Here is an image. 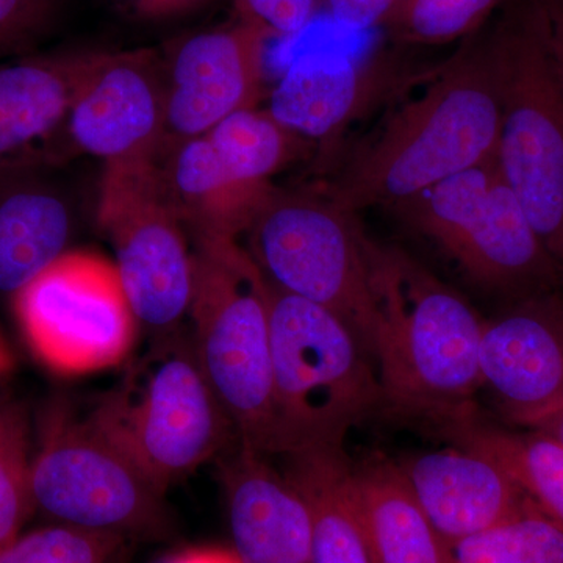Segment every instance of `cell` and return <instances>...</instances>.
<instances>
[{
  "mask_svg": "<svg viewBox=\"0 0 563 563\" xmlns=\"http://www.w3.org/2000/svg\"><path fill=\"white\" fill-rule=\"evenodd\" d=\"M87 420L165 493L236 442L191 336L174 329L129 365Z\"/></svg>",
  "mask_w": 563,
  "mask_h": 563,
  "instance_id": "3957f363",
  "label": "cell"
},
{
  "mask_svg": "<svg viewBox=\"0 0 563 563\" xmlns=\"http://www.w3.org/2000/svg\"><path fill=\"white\" fill-rule=\"evenodd\" d=\"M548 62L563 91V0H532Z\"/></svg>",
  "mask_w": 563,
  "mask_h": 563,
  "instance_id": "1f68e13d",
  "label": "cell"
},
{
  "mask_svg": "<svg viewBox=\"0 0 563 563\" xmlns=\"http://www.w3.org/2000/svg\"><path fill=\"white\" fill-rule=\"evenodd\" d=\"M165 563H243L239 555L222 550H192L173 558Z\"/></svg>",
  "mask_w": 563,
  "mask_h": 563,
  "instance_id": "836d02e7",
  "label": "cell"
},
{
  "mask_svg": "<svg viewBox=\"0 0 563 563\" xmlns=\"http://www.w3.org/2000/svg\"><path fill=\"white\" fill-rule=\"evenodd\" d=\"M276 454L343 446L380 399L372 357L331 310L269 285Z\"/></svg>",
  "mask_w": 563,
  "mask_h": 563,
  "instance_id": "5b68a950",
  "label": "cell"
},
{
  "mask_svg": "<svg viewBox=\"0 0 563 563\" xmlns=\"http://www.w3.org/2000/svg\"><path fill=\"white\" fill-rule=\"evenodd\" d=\"M221 457L235 554L243 563H312V526L301 493L266 454L236 440Z\"/></svg>",
  "mask_w": 563,
  "mask_h": 563,
  "instance_id": "e0dca14e",
  "label": "cell"
},
{
  "mask_svg": "<svg viewBox=\"0 0 563 563\" xmlns=\"http://www.w3.org/2000/svg\"><path fill=\"white\" fill-rule=\"evenodd\" d=\"M401 0H325L333 21L351 31L384 27Z\"/></svg>",
  "mask_w": 563,
  "mask_h": 563,
  "instance_id": "4dcf8cb0",
  "label": "cell"
},
{
  "mask_svg": "<svg viewBox=\"0 0 563 563\" xmlns=\"http://www.w3.org/2000/svg\"><path fill=\"white\" fill-rule=\"evenodd\" d=\"M85 55L0 63V172L27 162L36 144L65 125Z\"/></svg>",
  "mask_w": 563,
  "mask_h": 563,
  "instance_id": "ffe728a7",
  "label": "cell"
},
{
  "mask_svg": "<svg viewBox=\"0 0 563 563\" xmlns=\"http://www.w3.org/2000/svg\"><path fill=\"white\" fill-rule=\"evenodd\" d=\"M481 380L525 428L563 406V285L515 298L484 321Z\"/></svg>",
  "mask_w": 563,
  "mask_h": 563,
  "instance_id": "5bb4252c",
  "label": "cell"
},
{
  "mask_svg": "<svg viewBox=\"0 0 563 563\" xmlns=\"http://www.w3.org/2000/svg\"><path fill=\"white\" fill-rule=\"evenodd\" d=\"M404 81L401 60L390 52L362 58L303 55L277 81L266 110L302 140L329 146Z\"/></svg>",
  "mask_w": 563,
  "mask_h": 563,
  "instance_id": "9a60e30c",
  "label": "cell"
},
{
  "mask_svg": "<svg viewBox=\"0 0 563 563\" xmlns=\"http://www.w3.org/2000/svg\"><path fill=\"white\" fill-rule=\"evenodd\" d=\"M192 346L236 440L276 454L269 284L239 240H195Z\"/></svg>",
  "mask_w": 563,
  "mask_h": 563,
  "instance_id": "277c9868",
  "label": "cell"
},
{
  "mask_svg": "<svg viewBox=\"0 0 563 563\" xmlns=\"http://www.w3.org/2000/svg\"><path fill=\"white\" fill-rule=\"evenodd\" d=\"M526 428L529 431L544 433V435L551 437V439H554L555 442L561 443L563 446V406L544 413L543 417L537 418L536 421H532Z\"/></svg>",
  "mask_w": 563,
  "mask_h": 563,
  "instance_id": "e575fe53",
  "label": "cell"
},
{
  "mask_svg": "<svg viewBox=\"0 0 563 563\" xmlns=\"http://www.w3.org/2000/svg\"><path fill=\"white\" fill-rule=\"evenodd\" d=\"M391 211L484 287L520 298L563 285V265L540 240L496 155Z\"/></svg>",
  "mask_w": 563,
  "mask_h": 563,
  "instance_id": "8992f818",
  "label": "cell"
},
{
  "mask_svg": "<svg viewBox=\"0 0 563 563\" xmlns=\"http://www.w3.org/2000/svg\"><path fill=\"white\" fill-rule=\"evenodd\" d=\"M246 235V250L272 287L331 310L369 354L368 236L355 214L322 191L274 187Z\"/></svg>",
  "mask_w": 563,
  "mask_h": 563,
  "instance_id": "52a82bcc",
  "label": "cell"
},
{
  "mask_svg": "<svg viewBox=\"0 0 563 563\" xmlns=\"http://www.w3.org/2000/svg\"><path fill=\"white\" fill-rule=\"evenodd\" d=\"M35 512L60 525L163 540L173 532L165 492L85 420L52 415L32 457Z\"/></svg>",
  "mask_w": 563,
  "mask_h": 563,
  "instance_id": "9c48e42d",
  "label": "cell"
},
{
  "mask_svg": "<svg viewBox=\"0 0 563 563\" xmlns=\"http://www.w3.org/2000/svg\"><path fill=\"white\" fill-rule=\"evenodd\" d=\"M98 221L140 324L173 331L190 307L192 266L161 158L106 163Z\"/></svg>",
  "mask_w": 563,
  "mask_h": 563,
  "instance_id": "8fae6325",
  "label": "cell"
},
{
  "mask_svg": "<svg viewBox=\"0 0 563 563\" xmlns=\"http://www.w3.org/2000/svg\"><path fill=\"white\" fill-rule=\"evenodd\" d=\"M399 468L448 548L509 520L531 503L498 462L472 448L413 455Z\"/></svg>",
  "mask_w": 563,
  "mask_h": 563,
  "instance_id": "2e32d148",
  "label": "cell"
},
{
  "mask_svg": "<svg viewBox=\"0 0 563 563\" xmlns=\"http://www.w3.org/2000/svg\"><path fill=\"white\" fill-rule=\"evenodd\" d=\"M461 446L490 455L544 515L563 528V446L544 433L510 432L473 418L448 426Z\"/></svg>",
  "mask_w": 563,
  "mask_h": 563,
  "instance_id": "603a6c76",
  "label": "cell"
},
{
  "mask_svg": "<svg viewBox=\"0 0 563 563\" xmlns=\"http://www.w3.org/2000/svg\"><path fill=\"white\" fill-rule=\"evenodd\" d=\"M29 420L16 399L0 393V548L21 536L33 509Z\"/></svg>",
  "mask_w": 563,
  "mask_h": 563,
  "instance_id": "4316f807",
  "label": "cell"
},
{
  "mask_svg": "<svg viewBox=\"0 0 563 563\" xmlns=\"http://www.w3.org/2000/svg\"><path fill=\"white\" fill-rule=\"evenodd\" d=\"M369 355L380 399L398 412L455 424L474 417L484 320L454 288L398 247L368 239Z\"/></svg>",
  "mask_w": 563,
  "mask_h": 563,
  "instance_id": "7a4b0ae2",
  "label": "cell"
},
{
  "mask_svg": "<svg viewBox=\"0 0 563 563\" xmlns=\"http://www.w3.org/2000/svg\"><path fill=\"white\" fill-rule=\"evenodd\" d=\"M33 354L55 373L80 376L120 365L140 321L117 263L68 251L13 296Z\"/></svg>",
  "mask_w": 563,
  "mask_h": 563,
  "instance_id": "30bf717a",
  "label": "cell"
},
{
  "mask_svg": "<svg viewBox=\"0 0 563 563\" xmlns=\"http://www.w3.org/2000/svg\"><path fill=\"white\" fill-rule=\"evenodd\" d=\"M503 117L496 162L547 250L563 265V91L533 2L496 25Z\"/></svg>",
  "mask_w": 563,
  "mask_h": 563,
  "instance_id": "ba28073f",
  "label": "cell"
},
{
  "mask_svg": "<svg viewBox=\"0 0 563 563\" xmlns=\"http://www.w3.org/2000/svg\"><path fill=\"white\" fill-rule=\"evenodd\" d=\"M236 20L272 36H295L324 9L325 0H231Z\"/></svg>",
  "mask_w": 563,
  "mask_h": 563,
  "instance_id": "f1b7e54d",
  "label": "cell"
},
{
  "mask_svg": "<svg viewBox=\"0 0 563 563\" xmlns=\"http://www.w3.org/2000/svg\"><path fill=\"white\" fill-rule=\"evenodd\" d=\"M465 40L428 88L393 111L322 191L340 209L393 210L495 157L503 117L496 27Z\"/></svg>",
  "mask_w": 563,
  "mask_h": 563,
  "instance_id": "6da1fadb",
  "label": "cell"
},
{
  "mask_svg": "<svg viewBox=\"0 0 563 563\" xmlns=\"http://www.w3.org/2000/svg\"><path fill=\"white\" fill-rule=\"evenodd\" d=\"M122 5L129 7L136 16L146 20H169V18L185 16L192 11L209 5L211 0H120Z\"/></svg>",
  "mask_w": 563,
  "mask_h": 563,
  "instance_id": "d6a6232c",
  "label": "cell"
},
{
  "mask_svg": "<svg viewBox=\"0 0 563 563\" xmlns=\"http://www.w3.org/2000/svg\"><path fill=\"white\" fill-rule=\"evenodd\" d=\"M57 0H0V55L27 46L49 27Z\"/></svg>",
  "mask_w": 563,
  "mask_h": 563,
  "instance_id": "f546056e",
  "label": "cell"
},
{
  "mask_svg": "<svg viewBox=\"0 0 563 563\" xmlns=\"http://www.w3.org/2000/svg\"><path fill=\"white\" fill-rule=\"evenodd\" d=\"M450 563H563V528L531 501L509 520L455 543Z\"/></svg>",
  "mask_w": 563,
  "mask_h": 563,
  "instance_id": "d4e9b609",
  "label": "cell"
},
{
  "mask_svg": "<svg viewBox=\"0 0 563 563\" xmlns=\"http://www.w3.org/2000/svg\"><path fill=\"white\" fill-rule=\"evenodd\" d=\"M63 128L76 150L106 163L158 158L165 144V80L154 51L85 55Z\"/></svg>",
  "mask_w": 563,
  "mask_h": 563,
  "instance_id": "4fadbf2b",
  "label": "cell"
},
{
  "mask_svg": "<svg viewBox=\"0 0 563 563\" xmlns=\"http://www.w3.org/2000/svg\"><path fill=\"white\" fill-rule=\"evenodd\" d=\"M131 542L121 533L58 523L18 536L0 548V563H131Z\"/></svg>",
  "mask_w": 563,
  "mask_h": 563,
  "instance_id": "83f0119b",
  "label": "cell"
},
{
  "mask_svg": "<svg viewBox=\"0 0 563 563\" xmlns=\"http://www.w3.org/2000/svg\"><path fill=\"white\" fill-rule=\"evenodd\" d=\"M229 173L250 187L268 190L272 179L307 143L268 110L239 111L207 133Z\"/></svg>",
  "mask_w": 563,
  "mask_h": 563,
  "instance_id": "cb8c5ba5",
  "label": "cell"
},
{
  "mask_svg": "<svg viewBox=\"0 0 563 563\" xmlns=\"http://www.w3.org/2000/svg\"><path fill=\"white\" fill-rule=\"evenodd\" d=\"M9 355H7L5 347H3L2 342H0V372H3V369L9 368Z\"/></svg>",
  "mask_w": 563,
  "mask_h": 563,
  "instance_id": "d590c367",
  "label": "cell"
},
{
  "mask_svg": "<svg viewBox=\"0 0 563 563\" xmlns=\"http://www.w3.org/2000/svg\"><path fill=\"white\" fill-rule=\"evenodd\" d=\"M504 0H401L385 22L393 41L440 46L465 40L484 27Z\"/></svg>",
  "mask_w": 563,
  "mask_h": 563,
  "instance_id": "484cf974",
  "label": "cell"
},
{
  "mask_svg": "<svg viewBox=\"0 0 563 563\" xmlns=\"http://www.w3.org/2000/svg\"><path fill=\"white\" fill-rule=\"evenodd\" d=\"M73 231L68 202L36 181L0 191V292L16 295L65 254Z\"/></svg>",
  "mask_w": 563,
  "mask_h": 563,
  "instance_id": "7402d4cb",
  "label": "cell"
},
{
  "mask_svg": "<svg viewBox=\"0 0 563 563\" xmlns=\"http://www.w3.org/2000/svg\"><path fill=\"white\" fill-rule=\"evenodd\" d=\"M282 473L301 493L312 526V563H372L354 466L343 446L295 448Z\"/></svg>",
  "mask_w": 563,
  "mask_h": 563,
  "instance_id": "d6986e66",
  "label": "cell"
},
{
  "mask_svg": "<svg viewBox=\"0 0 563 563\" xmlns=\"http://www.w3.org/2000/svg\"><path fill=\"white\" fill-rule=\"evenodd\" d=\"M372 563H450V548L410 492L399 463L387 459L354 468Z\"/></svg>",
  "mask_w": 563,
  "mask_h": 563,
  "instance_id": "44dd1931",
  "label": "cell"
},
{
  "mask_svg": "<svg viewBox=\"0 0 563 563\" xmlns=\"http://www.w3.org/2000/svg\"><path fill=\"white\" fill-rule=\"evenodd\" d=\"M272 38L258 25L236 20L181 36L166 47L162 154L181 141L207 135L239 111L257 107L265 87L266 44Z\"/></svg>",
  "mask_w": 563,
  "mask_h": 563,
  "instance_id": "7c38bea8",
  "label": "cell"
},
{
  "mask_svg": "<svg viewBox=\"0 0 563 563\" xmlns=\"http://www.w3.org/2000/svg\"><path fill=\"white\" fill-rule=\"evenodd\" d=\"M165 154L162 168L169 195L195 240H239L274 188L262 190L236 179L206 135L174 144Z\"/></svg>",
  "mask_w": 563,
  "mask_h": 563,
  "instance_id": "ac0fdd59",
  "label": "cell"
}]
</instances>
